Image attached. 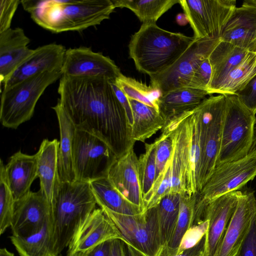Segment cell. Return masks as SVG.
Wrapping results in <instances>:
<instances>
[{
  "label": "cell",
  "mask_w": 256,
  "mask_h": 256,
  "mask_svg": "<svg viewBox=\"0 0 256 256\" xmlns=\"http://www.w3.org/2000/svg\"><path fill=\"white\" fill-rule=\"evenodd\" d=\"M226 96L222 140L216 166L242 158L252 150L256 114L236 94Z\"/></svg>",
  "instance_id": "6"
},
{
  "label": "cell",
  "mask_w": 256,
  "mask_h": 256,
  "mask_svg": "<svg viewBox=\"0 0 256 256\" xmlns=\"http://www.w3.org/2000/svg\"><path fill=\"white\" fill-rule=\"evenodd\" d=\"M66 50L64 46L56 44H46L34 50L3 84L4 88L39 73L62 70Z\"/></svg>",
  "instance_id": "21"
},
{
  "label": "cell",
  "mask_w": 256,
  "mask_h": 256,
  "mask_svg": "<svg viewBox=\"0 0 256 256\" xmlns=\"http://www.w3.org/2000/svg\"><path fill=\"white\" fill-rule=\"evenodd\" d=\"M256 176V148L244 158L222 164L214 168L200 191L197 193V210L203 212L216 198L239 190Z\"/></svg>",
  "instance_id": "9"
},
{
  "label": "cell",
  "mask_w": 256,
  "mask_h": 256,
  "mask_svg": "<svg viewBox=\"0 0 256 256\" xmlns=\"http://www.w3.org/2000/svg\"><path fill=\"white\" fill-rule=\"evenodd\" d=\"M0 256H14V254L8 251L6 248H1L0 249Z\"/></svg>",
  "instance_id": "48"
},
{
  "label": "cell",
  "mask_w": 256,
  "mask_h": 256,
  "mask_svg": "<svg viewBox=\"0 0 256 256\" xmlns=\"http://www.w3.org/2000/svg\"><path fill=\"white\" fill-rule=\"evenodd\" d=\"M70 256H84V255H83L82 253L77 252V253L72 254V255H70Z\"/></svg>",
  "instance_id": "49"
},
{
  "label": "cell",
  "mask_w": 256,
  "mask_h": 256,
  "mask_svg": "<svg viewBox=\"0 0 256 256\" xmlns=\"http://www.w3.org/2000/svg\"><path fill=\"white\" fill-rule=\"evenodd\" d=\"M110 82L115 94L124 108L130 123L132 126L133 124V116L129 100L122 91L114 83V80H110Z\"/></svg>",
  "instance_id": "43"
},
{
  "label": "cell",
  "mask_w": 256,
  "mask_h": 256,
  "mask_svg": "<svg viewBox=\"0 0 256 256\" xmlns=\"http://www.w3.org/2000/svg\"></svg>",
  "instance_id": "51"
},
{
  "label": "cell",
  "mask_w": 256,
  "mask_h": 256,
  "mask_svg": "<svg viewBox=\"0 0 256 256\" xmlns=\"http://www.w3.org/2000/svg\"><path fill=\"white\" fill-rule=\"evenodd\" d=\"M100 208H106L114 212L128 215H136L145 212L122 195L111 184L107 178H100L90 182Z\"/></svg>",
  "instance_id": "29"
},
{
  "label": "cell",
  "mask_w": 256,
  "mask_h": 256,
  "mask_svg": "<svg viewBox=\"0 0 256 256\" xmlns=\"http://www.w3.org/2000/svg\"><path fill=\"white\" fill-rule=\"evenodd\" d=\"M115 8L132 10L144 23H156L158 19L180 0H112Z\"/></svg>",
  "instance_id": "31"
},
{
  "label": "cell",
  "mask_w": 256,
  "mask_h": 256,
  "mask_svg": "<svg viewBox=\"0 0 256 256\" xmlns=\"http://www.w3.org/2000/svg\"><path fill=\"white\" fill-rule=\"evenodd\" d=\"M62 76V70L46 71L4 88L0 106V122L2 126L16 129L30 120L46 89Z\"/></svg>",
  "instance_id": "5"
},
{
  "label": "cell",
  "mask_w": 256,
  "mask_h": 256,
  "mask_svg": "<svg viewBox=\"0 0 256 256\" xmlns=\"http://www.w3.org/2000/svg\"><path fill=\"white\" fill-rule=\"evenodd\" d=\"M20 0H0V33L10 28Z\"/></svg>",
  "instance_id": "40"
},
{
  "label": "cell",
  "mask_w": 256,
  "mask_h": 256,
  "mask_svg": "<svg viewBox=\"0 0 256 256\" xmlns=\"http://www.w3.org/2000/svg\"><path fill=\"white\" fill-rule=\"evenodd\" d=\"M126 256H141L138 252L130 246L126 244Z\"/></svg>",
  "instance_id": "47"
},
{
  "label": "cell",
  "mask_w": 256,
  "mask_h": 256,
  "mask_svg": "<svg viewBox=\"0 0 256 256\" xmlns=\"http://www.w3.org/2000/svg\"><path fill=\"white\" fill-rule=\"evenodd\" d=\"M96 204L90 182H60L52 207L54 250L58 256Z\"/></svg>",
  "instance_id": "4"
},
{
  "label": "cell",
  "mask_w": 256,
  "mask_h": 256,
  "mask_svg": "<svg viewBox=\"0 0 256 256\" xmlns=\"http://www.w3.org/2000/svg\"><path fill=\"white\" fill-rule=\"evenodd\" d=\"M212 74V66L208 58L194 70L188 87L208 92Z\"/></svg>",
  "instance_id": "39"
},
{
  "label": "cell",
  "mask_w": 256,
  "mask_h": 256,
  "mask_svg": "<svg viewBox=\"0 0 256 256\" xmlns=\"http://www.w3.org/2000/svg\"><path fill=\"white\" fill-rule=\"evenodd\" d=\"M209 95L207 91L188 87L181 88L162 95L158 110L166 123L171 119L196 108Z\"/></svg>",
  "instance_id": "26"
},
{
  "label": "cell",
  "mask_w": 256,
  "mask_h": 256,
  "mask_svg": "<svg viewBox=\"0 0 256 256\" xmlns=\"http://www.w3.org/2000/svg\"><path fill=\"white\" fill-rule=\"evenodd\" d=\"M10 238L20 256H58L54 250L52 215L37 232Z\"/></svg>",
  "instance_id": "27"
},
{
  "label": "cell",
  "mask_w": 256,
  "mask_h": 256,
  "mask_svg": "<svg viewBox=\"0 0 256 256\" xmlns=\"http://www.w3.org/2000/svg\"><path fill=\"white\" fill-rule=\"evenodd\" d=\"M112 240L106 241L97 245L84 253V256H110Z\"/></svg>",
  "instance_id": "45"
},
{
  "label": "cell",
  "mask_w": 256,
  "mask_h": 256,
  "mask_svg": "<svg viewBox=\"0 0 256 256\" xmlns=\"http://www.w3.org/2000/svg\"><path fill=\"white\" fill-rule=\"evenodd\" d=\"M196 39L220 38L236 7L234 0H180Z\"/></svg>",
  "instance_id": "11"
},
{
  "label": "cell",
  "mask_w": 256,
  "mask_h": 256,
  "mask_svg": "<svg viewBox=\"0 0 256 256\" xmlns=\"http://www.w3.org/2000/svg\"><path fill=\"white\" fill-rule=\"evenodd\" d=\"M194 40L162 29L156 23H144L131 37L130 57L138 70L152 76L172 66Z\"/></svg>",
  "instance_id": "3"
},
{
  "label": "cell",
  "mask_w": 256,
  "mask_h": 256,
  "mask_svg": "<svg viewBox=\"0 0 256 256\" xmlns=\"http://www.w3.org/2000/svg\"><path fill=\"white\" fill-rule=\"evenodd\" d=\"M254 140H255V142H256V136H255V138H254Z\"/></svg>",
  "instance_id": "50"
},
{
  "label": "cell",
  "mask_w": 256,
  "mask_h": 256,
  "mask_svg": "<svg viewBox=\"0 0 256 256\" xmlns=\"http://www.w3.org/2000/svg\"><path fill=\"white\" fill-rule=\"evenodd\" d=\"M236 95L240 102L255 114H256V76Z\"/></svg>",
  "instance_id": "41"
},
{
  "label": "cell",
  "mask_w": 256,
  "mask_h": 256,
  "mask_svg": "<svg viewBox=\"0 0 256 256\" xmlns=\"http://www.w3.org/2000/svg\"><path fill=\"white\" fill-rule=\"evenodd\" d=\"M128 100L133 116L132 138L135 141L144 142L162 130L166 122L157 108L133 99Z\"/></svg>",
  "instance_id": "28"
},
{
  "label": "cell",
  "mask_w": 256,
  "mask_h": 256,
  "mask_svg": "<svg viewBox=\"0 0 256 256\" xmlns=\"http://www.w3.org/2000/svg\"><path fill=\"white\" fill-rule=\"evenodd\" d=\"M220 39L256 52V0H245L234 8Z\"/></svg>",
  "instance_id": "20"
},
{
  "label": "cell",
  "mask_w": 256,
  "mask_h": 256,
  "mask_svg": "<svg viewBox=\"0 0 256 256\" xmlns=\"http://www.w3.org/2000/svg\"><path fill=\"white\" fill-rule=\"evenodd\" d=\"M110 256H126V245L122 240L116 239L112 241Z\"/></svg>",
  "instance_id": "46"
},
{
  "label": "cell",
  "mask_w": 256,
  "mask_h": 256,
  "mask_svg": "<svg viewBox=\"0 0 256 256\" xmlns=\"http://www.w3.org/2000/svg\"><path fill=\"white\" fill-rule=\"evenodd\" d=\"M242 192L238 190L223 194L208 203L203 213L208 223L204 235V256H214L223 238Z\"/></svg>",
  "instance_id": "15"
},
{
  "label": "cell",
  "mask_w": 256,
  "mask_h": 256,
  "mask_svg": "<svg viewBox=\"0 0 256 256\" xmlns=\"http://www.w3.org/2000/svg\"><path fill=\"white\" fill-rule=\"evenodd\" d=\"M248 52L220 39L208 56L212 69L208 90L209 95L215 93L230 72L242 62Z\"/></svg>",
  "instance_id": "25"
},
{
  "label": "cell",
  "mask_w": 256,
  "mask_h": 256,
  "mask_svg": "<svg viewBox=\"0 0 256 256\" xmlns=\"http://www.w3.org/2000/svg\"><path fill=\"white\" fill-rule=\"evenodd\" d=\"M52 210L40 189L16 200L11 224L12 235L25 236L37 232L52 216Z\"/></svg>",
  "instance_id": "16"
},
{
  "label": "cell",
  "mask_w": 256,
  "mask_h": 256,
  "mask_svg": "<svg viewBox=\"0 0 256 256\" xmlns=\"http://www.w3.org/2000/svg\"><path fill=\"white\" fill-rule=\"evenodd\" d=\"M256 217V198L254 192L246 191L238 200L214 256H238L241 246Z\"/></svg>",
  "instance_id": "18"
},
{
  "label": "cell",
  "mask_w": 256,
  "mask_h": 256,
  "mask_svg": "<svg viewBox=\"0 0 256 256\" xmlns=\"http://www.w3.org/2000/svg\"><path fill=\"white\" fill-rule=\"evenodd\" d=\"M197 194L189 196L182 195L180 212L174 235L166 248L176 252L186 232L202 220L198 218L196 208Z\"/></svg>",
  "instance_id": "33"
},
{
  "label": "cell",
  "mask_w": 256,
  "mask_h": 256,
  "mask_svg": "<svg viewBox=\"0 0 256 256\" xmlns=\"http://www.w3.org/2000/svg\"><path fill=\"white\" fill-rule=\"evenodd\" d=\"M124 239L114 222L103 210L97 208L82 222L78 228L70 244L66 256L88 250L108 240Z\"/></svg>",
  "instance_id": "17"
},
{
  "label": "cell",
  "mask_w": 256,
  "mask_h": 256,
  "mask_svg": "<svg viewBox=\"0 0 256 256\" xmlns=\"http://www.w3.org/2000/svg\"><path fill=\"white\" fill-rule=\"evenodd\" d=\"M28 46L12 48L0 52V81L3 84L33 52Z\"/></svg>",
  "instance_id": "37"
},
{
  "label": "cell",
  "mask_w": 256,
  "mask_h": 256,
  "mask_svg": "<svg viewBox=\"0 0 256 256\" xmlns=\"http://www.w3.org/2000/svg\"><path fill=\"white\" fill-rule=\"evenodd\" d=\"M106 178L126 198L145 210L138 174V158L134 148L120 156L114 158Z\"/></svg>",
  "instance_id": "19"
},
{
  "label": "cell",
  "mask_w": 256,
  "mask_h": 256,
  "mask_svg": "<svg viewBox=\"0 0 256 256\" xmlns=\"http://www.w3.org/2000/svg\"><path fill=\"white\" fill-rule=\"evenodd\" d=\"M156 140L145 144V151L138 158V170L142 196L152 188L156 180Z\"/></svg>",
  "instance_id": "35"
},
{
  "label": "cell",
  "mask_w": 256,
  "mask_h": 256,
  "mask_svg": "<svg viewBox=\"0 0 256 256\" xmlns=\"http://www.w3.org/2000/svg\"><path fill=\"white\" fill-rule=\"evenodd\" d=\"M124 239L141 256H161L164 250L160 232L157 206L136 215L116 213L100 208Z\"/></svg>",
  "instance_id": "8"
},
{
  "label": "cell",
  "mask_w": 256,
  "mask_h": 256,
  "mask_svg": "<svg viewBox=\"0 0 256 256\" xmlns=\"http://www.w3.org/2000/svg\"><path fill=\"white\" fill-rule=\"evenodd\" d=\"M114 82L128 98L158 110V102L161 93L152 86H147L134 78L126 76L122 73L114 80Z\"/></svg>",
  "instance_id": "34"
},
{
  "label": "cell",
  "mask_w": 256,
  "mask_h": 256,
  "mask_svg": "<svg viewBox=\"0 0 256 256\" xmlns=\"http://www.w3.org/2000/svg\"><path fill=\"white\" fill-rule=\"evenodd\" d=\"M20 4L36 23L56 33L100 24L116 8L112 0H22Z\"/></svg>",
  "instance_id": "2"
},
{
  "label": "cell",
  "mask_w": 256,
  "mask_h": 256,
  "mask_svg": "<svg viewBox=\"0 0 256 256\" xmlns=\"http://www.w3.org/2000/svg\"><path fill=\"white\" fill-rule=\"evenodd\" d=\"M238 256H256V217L241 246Z\"/></svg>",
  "instance_id": "42"
},
{
  "label": "cell",
  "mask_w": 256,
  "mask_h": 256,
  "mask_svg": "<svg viewBox=\"0 0 256 256\" xmlns=\"http://www.w3.org/2000/svg\"><path fill=\"white\" fill-rule=\"evenodd\" d=\"M182 194L168 193L157 205L160 240L164 249L172 239L178 220Z\"/></svg>",
  "instance_id": "32"
},
{
  "label": "cell",
  "mask_w": 256,
  "mask_h": 256,
  "mask_svg": "<svg viewBox=\"0 0 256 256\" xmlns=\"http://www.w3.org/2000/svg\"><path fill=\"white\" fill-rule=\"evenodd\" d=\"M58 92V102L77 129L100 138L116 157L134 148L136 141L132 138V126L110 80L62 76Z\"/></svg>",
  "instance_id": "1"
},
{
  "label": "cell",
  "mask_w": 256,
  "mask_h": 256,
  "mask_svg": "<svg viewBox=\"0 0 256 256\" xmlns=\"http://www.w3.org/2000/svg\"><path fill=\"white\" fill-rule=\"evenodd\" d=\"M220 38L196 39L169 68L150 76L151 85L161 96L175 89L188 87L192 76L199 64L208 58Z\"/></svg>",
  "instance_id": "13"
},
{
  "label": "cell",
  "mask_w": 256,
  "mask_h": 256,
  "mask_svg": "<svg viewBox=\"0 0 256 256\" xmlns=\"http://www.w3.org/2000/svg\"><path fill=\"white\" fill-rule=\"evenodd\" d=\"M57 116L60 140L58 150V172L60 182L76 180L74 166V147L76 128L57 102L52 107Z\"/></svg>",
  "instance_id": "24"
},
{
  "label": "cell",
  "mask_w": 256,
  "mask_h": 256,
  "mask_svg": "<svg viewBox=\"0 0 256 256\" xmlns=\"http://www.w3.org/2000/svg\"><path fill=\"white\" fill-rule=\"evenodd\" d=\"M62 73L64 76H98L110 80H114L122 74L109 57L85 46L66 50Z\"/></svg>",
  "instance_id": "14"
},
{
  "label": "cell",
  "mask_w": 256,
  "mask_h": 256,
  "mask_svg": "<svg viewBox=\"0 0 256 256\" xmlns=\"http://www.w3.org/2000/svg\"><path fill=\"white\" fill-rule=\"evenodd\" d=\"M256 76V52H248L228 74L214 94H236Z\"/></svg>",
  "instance_id": "30"
},
{
  "label": "cell",
  "mask_w": 256,
  "mask_h": 256,
  "mask_svg": "<svg viewBox=\"0 0 256 256\" xmlns=\"http://www.w3.org/2000/svg\"><path fill=\"white\" fill-rule=\"evenodd\" d=\"M115 156L100 138L76 128L74 147L76 180L90 182L106 178L108 168Z\"/></svg>",
  "instance_id": "12"
},
{
  "label": "cell",
  "mask_w": 256,
  "mask_h": 256,
  "mask_svg": "<svg viewBox=\"0 0 256 256\" xmlns=\"http://www.w3.org/2000/svg\"><path fill=\"white\" fill-rule=\"evenodd\" d=\"M30 42L22 28H10L0 33V52L12 48L28 46Z\"/></svg>",
  "instance_id": "38"
},
{
  "label": "cell",
  "mask_w": 256,
  "mask_h": 256,
  "mask_svg": "<svg viewBox=\"0 0 256 256\" xmlns=\"http://www.w3.org/2000/svg\"><path fill=\"white\" fill-rule=\"evenodd\" d=\"M204 236L194 246L176 254H169L162 251L161 256H204Z\"/></svg>",
  "instance_id": "44"
},
{
  "label": "cell",
  "mask_w": 256,
  "mask_h": 256,
  "mask_svg": "<svg viewBox=\"0 0 256 256\" xmlns=\"http://www.w3.org/2000/svg\"><path fill=\"white\" fill-rule=\"evenodd\" d=\"M6 180L17 200L30 191V186L38 178L37 156L29 155L18 150L12 155L5 165Z\"/></svg>",
  "instance_id": "23"
},
{
  "label": "cell",
  "mask_w": 256,
  "mask_h": 256,
  "mask_svg": "<svg viewBox=\"0 0 256 256\" xmlns=\"http://www.w3.org/2000/svg\"><path fill=\"white\" fill-rule=\"evenodd\" d=\"M59 142L44 140L36 153L37 174L40 182V190L52 207L60 185L58 172Z\"/></svg>",
  "instance_id": "22"
},
{
  "label": "cell",
  "mask_w": 256,
  "mask_h": 256,
  "mask_svg": "<svg viewBox=\"0 0 256 256\" xmlns=\"http://www.w3.org/2000/svg\"><path fill=\"white\" fill-rule=\"evenodd\" d=\"M15 200L8 184L5 172V164L0 162V234L10 227Z\"/></svg>",
  "instance_id": "36"
},
{
  "label": "cell",
  "mask_w": 256,
  "mask_h": 256,
  "mask_svg": "<svg viewBox=\"0 0 256 256\" xmlns=\"http://www.w3.org/2000/svg\"><path fill=\"white\" fill-rule=\"evenodd\" d=\"M226 104L225 95L210 96L194 110L198 125L201 152L197 193L200 191L216 166Z\"/></svg>",
  "instance_id": "7"
},
{
  "label": "cell",
  "mask_w": 256,
  "mask_h": 256,
  "mask_svg": "<svg viewBox=\"0 0 256 256\" xmlns=\"http://www.w3.org/2000/svg\"><path fill=\"white\" fill-rule=\"evenodd\" d=\"M193 110L168 122L172 128L174 142L170 160L171 182L169 193L189 196L196 194L192 183L190 166Z\"/></svg>",
  "instance_id": "10"
}]
</instances>
